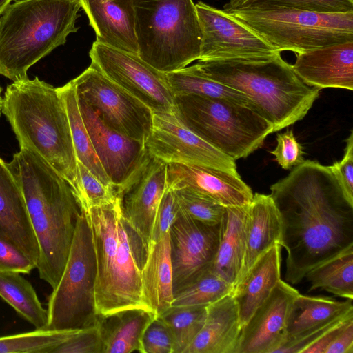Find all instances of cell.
<instances>
[{"label":"cell","mask_w":353,"mask_h":353,"mask_svg":"<svg viewBox=\"0 0 353 353\" xmlns=\"http://www.w3.org/2000/svg\"><path fill=\"white\" fill-rule=\"evenodd\" d=\"M270 190L288 283L298 284L313 268L353 247V201L330 166L305 160Z\"/></svg>","instance_id":"1"},{"label":"cell","mask_w":353,"mask_h":353,"mask_svg":"<svg viewBox=\"0 0 353 353\" xmlns=\"http://www.w3.org/2000/svg\"><path fill=\"white\" fill-rule=\"evenodd\" d=\"M7 164L23 194L37 241L36 268L54 288L65 265L81 210L68 182L36 154L20 148Z\"/></svg>","instance_id":"2"},{"label":"cell","mask_w":353,"mask_h":353,"mask_svg":"<svg viewBox=\"0 0 353 353\" xmlns=\"http://www.w3.org/2000/svg\"><path fill=\"white\" fill-rule=\"evenodd\" d=\"M2 113L19 148L36 154L61 175L79 205L82 189L78 162L67 112L57 88L37 77L12 82L3 97Z\"/></svg>","instance_id":"3"},{"label":"cell","mask_w":353,"mask_h":353,"mask_svg":"<svg viewBox=\"0 0 353 353\" xmlns=\"http://www.w3.org/2000/svg\"><path fill=\"white\" fill-rule=\"evenodd\" d=\"M83 212L92 232L96 257L97 315L133 308L150 310L143 297L141 283V269L148 250L125 221L121 197Z\"/></svg>","instance_id":"4"},{"label":"cell","mask_w":353,"mask_h":353,"mask_svg":"<svg viewBox=\"0 0 353 353\" xmlns=\"http://www.w3.org/2000/svg\"><path fill=\"white\" fill-rule=\"evenodd\" d=\"M204 76L245 94L273 128L272 132L301 120L320 89L305 84L277 52L253 59L198 60Z\"/></svg>","instance_id":"5"},{"label":"cell","mask_w":353,"mask_h":353,"mask_svg":"<svg viewBox=\"0 0 353 353\" xmlns=\"http://www.w3.org/2000/svg\"><path fill=\"white\" fill-rule=\"evenodd\" d=\"M78 0H18L0 15V74L12 82L77 32Z\"/></svg>","instance_id":"6"},{"label":"cell","mask_w":353,"mask_h":353,"mask_svg":"<svg viewBox=\"0 0 353 353\" xmlns=\"http://www.w3.org/2000/svg\"><path fill=\"white\" fill-rule=\"evenodd\" d=\"M138 55L168 73L200 57L201 29L192 0H132Z\"/></svg>","instance_id":"7"},{"label":"cell","mask_w":353,"mask_h":353,"mask_svg":"<svg viewBox=\"0 0 353 353\" xmlns=\"http://www.w3.org/2000/svg\"><path fill=\"white\" fill-rule=\"evenodd\" d=\"M177 114L192 132L236 161L261 148L272 124L251 107L223 99L175 97Z\"/></svg>","instance_id":"8"},{"label":"cell","mask_w":353,"mask_h":353,"mask_svg":"<svg viewBox=\"0 0 353 353\" xmlns=\"http://www.w3.org/2000/svg\"><path fill=\"white\" fill-rule=\"evenodd\" d=\"M225 12L280 52L297 54L353 42V12L323 13L281 7L238 8Z\"/></svg>","instance_id":"9"},{"label":"cell","mask_w":353,"mask_h":353,"mask_svg":"<svg viewBox=\"0 0 353 353\" xmlns=\"http://www.w3.org/2000/svg\"><path fill=\"white\" fill-rule=\"evenodd\" d=\"M96 278L92 234L81 210L65 265L48 297L46 329H78L97 324Z\"/></svg>","instance_id":"10"},{"label":"cell","mask_w":353,"mask_h":353,"mask_svg":"<svg viewBox=\"0 0 353 353\" xmlns=\"http://www.w3.org/2000/svg\"><path fill=\"white\" fill-rule=\"evenodd\" d=\"M72 81L77 98L88 105L105 125L145 143L153 121L148 107L91 65Z\"/></svg>","instance_id":"11"},{"label":"cell","mask_w":353,"mask_h":353,"mask_svg":"<svg viewBox=\"0 0 353 353\" xmlns=\"http://www.w3.org/2000/svg\"><path fill=\"white\" fill-rule=\"evenodd\" d=\"M91 65L148 107L153 114L177 113L175 97L165 73L138 54L94 41L89 52Z\"/></svg>","instance_id":"12"},{"label":"cell","mask_w":353,"mask_h":353,"mask_svg":"<svg viewBox=\"0 0 353 353\" xmlns=\"http://www.w3.org/2000/svg\"><path fill=\"white\" fill-rule=\"evenodd\" d=\"M145 146L150 157L168 164L199 165L239 174L235 161L189 129L177 113L153 114Z\"/></svg>","instance_id":"13"},{"label":"cell","mask_w":353,"mask_h":353,"mask_svg":"<svg viewBox=\"0 0 353 353\" xmlns=\"http://www.w3.org/2000/svg\"><path fill=\"white\" fill-rule=\"evenodd\" d=\"M78 102L95 152L117 195L121 197L150 159L145 143L112 130L88 105L79 99Z\"/></svg>","instance_id":"14"},{"label":"cell","mask_w":353,"mask_h":353,"mask_svg":"<svg viewBox=\"0 0 353 353\" xmlns=\"http://www.w3.org/2000/svg\"><path fill=\"white\" fill-rule=\"evenodd\" d=\"M195 6L201 29L199 60L253 59L280 52L225 10L203 1Z\"/></svg>","instance_id":"15"},{"label":"cell","mask_w":353,"mask_h":353,"mask_svg":"<svg viewBox=\"0 0 353 353\" xmlns=\"http://www.w3.org/2000/svg\"><path fill=\"white\" fill-rule=\"evenodd\" d=\"M169 234L174 293L212 269L219 244V225L203 223L181 210Z\"/></svg>","instance_id":"16"},{"label":"cell","mask_w":353,"mask_h":353,"mask_svg":"<svg viewBox=\"0 0 353 353\" xmlns=\"http://www.w3.org/2000/svg\"><path fill=\"white\" fill-rule=\"evenodd\" d=\"M299 294L281 279L242 327L236 353H275L285 340L288 310Z\"/></svg>","instance_id":"17"},{"label":"cell","mask_w":353,"mask_h":353,"mask_svg":"<svg viewBox=\"0 0 353 353\" xmlns=\"http://www.w3.org/2000/svg\"><path fill=\"white\" fill-rule=\"evenodd\" d=\"M167 171L168 163L150 157L140 176L121 196L124 219L148 252L158 207L167 186Z\"/></svg>","instance_id":"18"},{"label":"cell","mask_w":353,"mask_h":353,"mask_svg":"<svg viewBox=\"0 0 353 353\" xmlns=\"http://www.w3.org/2000/svg\"><path fill=\"white\" fill-rule=\"evenodd\" d=\"M167 185L190 188L224 207L248 205L254 195L239 174L194 165L168 164Z\"/></svg>","instance_id":"19"},{"label":"cell","mask_w":353,"mask_h":353,"mask_svg":"<svg viewBox=\"0 0 353 353\" xmlns=\"http://www.w3.org/2000/svg\"><path fill=\"white\" fill-rule=\"evenodd\" d=\"M307 85L353 90V42L330 45L296 54L291 65Z\"/></svg>","instance_id":"20"},{"label":"cell","mask_w":353,"mask_h":353,"mask_svg":"<svg viewBox=\"0 0 353 353\" xmlns=\"http://www.w3.org/2000/svg\"><path fill=\"white\" fill-rule=\"evenodd\" d=\"M0 237L19 248L37 266L39 246L23 194L7 163L1 157Z\"/></svg>","instance_id":"21"},{"label":"cell","mask_w":353,"mask_h":353,"mask_svg":"<svg viewBox=\"0 0 353 353\" xmlns=\"http://www.w3.org/2000/svg\"><path fill=\"white\" fill-rule=\"evenodd\" d=\"M98 43L138 54L132 0H78Z\"/></svg>","instance_id":"22"},{"label":"cell","mask_w":353,"mask_h":353,"mask_svg":"<svg viewBox=\"0 0 353 353\" xmlns=\"http://www.w3.org/2000/svg\"><path fill=\"white\" fill-rule=\"evenodd\" d=\"M241 329L232 292L207 305L204 324L183 353H236Z\"/></svg>","instance_id":"23"},{"label":"cell","mask_w":353,"mask_h":353,"mask_svg":"<svg viewBox=\"0 0 353 353\" xmlns=\"http://www.w3.org/2000/svg\"><path fill=\"white\" fill-rule=\"evenodd\" d=\"M281 246L276 243L255 261L234 286L232 294L242 327L281 279Z\"/></svg>","instance_id":"24"},{"label":"cell","mask_w":353,"mask_h":353,"mask_svg":"<svg viewBox=\"0 0 353 353\" xmlns=\"http://www.w3.org/2000/svg\"><path fill=\"white\" fill-rule=\"evenodd\" d=\"M281 236L279 213L270 195L255 193L248 205L245 254L237 283L262 254L274 244L280 245Z\"/></svg>","instance_id":"25"},{"label":"cell","mask_w":353,"mask_h":353,"mask_svg":"<svg viewBox=\"0 0 353 353\" xmlns=\"http://www.w3.org/2000/svg\"><path fill=\"white\" fill-rule=\"evenodd\" d=\"M248 205L225 207L212 270L234 288L241 272Z\"/></svg>","instance_id":"26"},{"label":"cell","mask_w":353,"mask_h":353,"mask_svg":"<svg viewBox=\"0 0 353 353\" xmlns=\"http://www.w3.org/2000/svg\"><path fill=\"white\" fill-rule=\"evenodd\" d=\"M141 283L144 301L157 316L172 306L174 292L169 231L151 245L141 269Z\"/></svg>","instance_id":"27"},{"label":"cell","mask_w":353,"mask_h":353,"mask_svg":"<svg viewBox=\"0 0 353 353\" xmlns=\"http://www.w3.org/2000/svg\"><path fill=\"white\" fill-rule=\"evenodd\" d=\"M157 317L152 310L141 308L98 316L102 353L140 352L144 332Z\"/></svg>","instance_id":"28"},{"label":"cell","mask_w":353,"mask_h":353,"mask_svg":"<svg viewBox=\"0 0 353 353\" xmlns=\"http://www.w3.org/2000/svg\"><path fill=\"white\" fill-rule=\"evenodd\" d=\"M352 312V300L341 301L330 297L307 296L299 293L288 310L284 341L296 338Z\"/></svg>","instance_id":"29"},{"label":"cell","mask_w":353,"mask_h":353,"mask_svg":"<svg viewBox=\"0 0 353 353\" xmlns=\"http://www.w3.org/2000/svg\"><path fill=\"white\" fill-rule=\"evenodd\" d=\"M57 89L67 112L77 161L84 165L104 185L114 187L94 149L81 114L74 83L71 80Z\"/></svg>","instance_id":"30"},{"label":"cell","mask_w":353,"mask_h":353,"mask_svg":"<svg viewBox=\"0 0 353 353\" xmlns=\"http://www.w3.org/2000/svg\"><path fill=\"white\" fill-rule=\"evenodd\" d=\"M0 297L35 329H46L47 309L32 284L21 273L0 271Z\"/></svg>","instance_id":"31"},{"label":"cell","mask_w":353,"mask_h":353,"mask_svg":"<svg viewBox=\"0 0 353 353\" xmlns=\"http://www.w3.org/2000/svg\"><path fill=\"white\" fill-rule=\"evenodd\" d=\"M165 76L174 97L194 94L223 99L247 105L254 109L252 101L245 94L204 76L194 65L165 73Z\"/></svg>","instance_id":"32"},{"label":"cell","mask_w":353,"mask_h":353,"mask_svg":"<svg viewBox=\"0 0 353 353\" xmlns=\"http://www.w3.org/2000/svg\"><path fill=\"white\" fill-rule=\"evenodd\" d=\"M305 278L310 283L309 291L321 289L353 300V247L315 266Z\"/></svg>","instance_id":"33"},{"label":"cell","mask_w":353,"mask_h":353,"mask_svg":"<svg viewBox=\"0 0 353 353\" xmlns=\"http://www.w3.org/2000/svg\"><path fill=\"white\" fill-rule=\"evenodd\" d=\"M207 305L171 306L159 317L168 327L174 353H183L202 328Z\"/></svg>","instance_id":"34"},{"label":"cell","mask_w":353,"mask_h":353,"mask_svg":"<svg viewBox=\"0 0 353 353\" xmlns=\"http://www.w3.org/2000/svg\"><path fill=\"white\" fill-rule=\"evenodd\" d=\"M233 289L210 269L176 290L172 306L208 305L232 293Z\"/></svg>","instance_id":"35"},{"label":"cell","mask_w":353,"mask_h":353,"mask_svg":"<svg viewBox=\"0 0 353 353\" xmlns=\"http://www.w3.org/2000/svg\"><path fill=\"white\" fill-rule=\"evenodd\" d=\"M74 329H35L34 331L0 336V353H52Z\"/></svg>","instance_id":"36"},{"label":"cell","mask_w":353,"mask_h":353,"mask_svg":"<svg viewBox=\"0 0 353 353\" xmlns=\"http://www.w3.org/2000/svg\"><path fill=\"white\" fill-rule=\"evenodd\" d=\"M172 189L181 209L190 217L209 225H219L225 207L190 188Z\"/></svg>","instance_id":"37"},{"label":"cell","mask_w":353,"mask_h":353,"mask_svg":"<svg viewBox=\"0 0 353 353\" xmlns=\"http://www.w3.org/2000/svg\"><path fill=\"white\" fill-rule=\"evenodd\" d=\"M247 7H281L323 13H342L353 12V0H249L240 8Z\"/></svg>","instance_id":"38"},{"label":"cell","mask_w":353,"mask_h":353,"mask_svg":"<svg viewBox=\"0 0 353 353\" xmlns=\"http://www.w3.org/2000/svg\"><path fill=\"white\" fill-rule=\"evenodd\" d=\"M78 162V169L82 189V198L79 205L82 211L114 202L118 196L114 187L101 183L81 163Z\"/></svg>","instance_id":"39"},{"label":"cell","mask_w":353,"mask_h":353,"mask_svg":"<svg viewBox=\"0 0 353 353\" xmlns=\"http://www.w3.org/2000/svg\"><path fill=\"white\" fill-rule=\"evenodd\" d=\"M181 208L174 190L168 185L160 201L154 224L152 243L157 242L168 232L180 216Z\"/></svg>","instance_id":"40"},{"label":"cell","mask_w":353,"mask_h":353,"mask_svg":"<svg viewBox=\"0 0 353 353\" xmlns=\"http://www.w3.org/2000/svg\"><path fill=\"white\" fill-rule=\"evenodd\" d=\"M141 353H174V343L170 330L159 318L148 326L141 339Z\"/></svg>","instance_id":"41"},{"label":"cell","mask_w":353,"mask_h":353,"mask_svg":"<svg viewBox=\"0 0 353 353\" xmlns=\"http://www.w3.org/2000/svg\"><path fill=\"white\" fill-rule=\"evenodd\" d=\"M276 139V146L270 153L282 168L289 170L305 161L303 147L296 140L292 130L278 134Z\"/></svg>","instance_id":"42"},{"label":"cell","mask_w":353,"mask_h":353,"mask_svg":"<svg viewBox=\"0 0 353 353\" xmlns=\"http://www.w3.org/2000/svg\"><path fill=\"white\" fill-rule=\"evenodd\" d=\"M35 263L19 248L0 237V271L28 274Z\"/></svg>","instance_id":"43"},{"label":"cell","mask_w":353,"mask_h":353,"mask_svg":"<svg viewBox=\"0 0 353 353\" xmlns=\"http://www.w3.org/2000/svg\"><path fill=\"white\" fill-rule=\"evenodd\" d=\"M346 145L341 160L330 165L343 186L348 199L353 201V132L346 139Z\"/></svg>","instance_id":"44"},{"label":"cell","mask_w":353,"mask_h":353,"mask_svg":"<svg viewBox=\"0 0 353 353\" xmlns=\"http://www.w3.org/2000/svg\"><path fill=\"white\" fill-rule=\"evenodd\" d=\"M325 353H353V319L343 327Z\"/></svg>","instance_id":"45"},{"label":"cell","mask_w":353,"mask_h":353,"mask_svg":"<svg viewBox=\"0 0 353 353\" xmlns=\"http://www.w3.org/2000/svg\"><path fill=\"white\" fill-rule=\"evenodd\" d=\"M249 0H229L223 6V10L228 11L231 9H235L241 7Z\"/></svg>","instance_id":"46"},{"label":"cell","mask_w":353,"mask_h":353,"mask_svg":"<svg viewBox=\"0 0 353 353\" xmlns=\"http://www.w3.org/2000/svg\"><path fill=\"white\" fill-rule=\"evenodd\" d=\"M12 0H0V15L4 12L6 8L10 4Z\"/></svg>","instance_id":"47"},{"label":"cell","mask_w":353,"mask_h":353,"mask_svg":"<svg viewBox=\"0 0 353 353\" xmlns=\"http://www.w3.org/2000/svg\"><path fill=\"white\" fill-rule=\"evenodd\" d=\"M2 88L0 86V117L2 112L3 97H1Z\"/></svg>","instance_id":"48"}]
</instances>
